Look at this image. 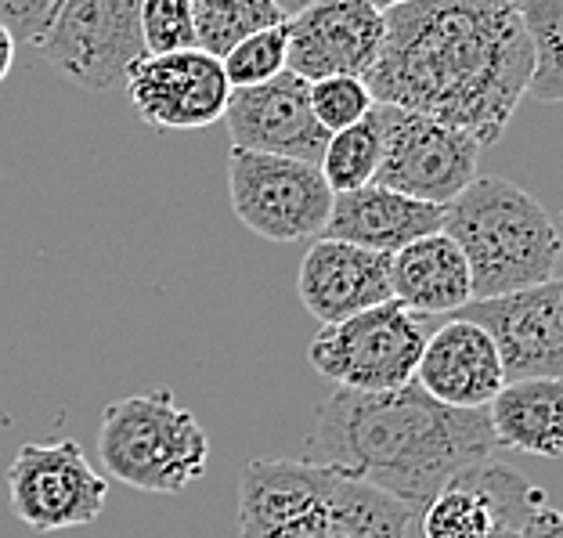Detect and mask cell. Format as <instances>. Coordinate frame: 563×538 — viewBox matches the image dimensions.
I'll return each mask as SVG.
<instances>
[{"label": "cell", "mask_w": 563, "mask_h": 538, "mask_svg": "<svg viewBox=\"0 0 563 538\" xmlns=\"http://www.w3.org/2000/svg\"><path fill=\"white\" fill-rule=\"evenodd\" d=\"M531 47L514 0H408L383 11V44L365 73L376 106L466 131L481 149L506 134L528 98Z\"/></svg>", "instance_id": "obj_1"}, {"label": "cell", "mask_w": 563, "mask_h": 538, "mask_svg": "<svg viewBox=\"0 0 563 538\" xmlns=\"http://www.w3.org/2000/svg\"><path fill=\"white\" fill-rule=\"evenodd\" d=\"M495 438L484 408H452L416 380L394 391H332L318 408L311 463L373 484L419 517L463 470L484 463Z\"/></svg>", "instance_id": "obj_2"}, {"label": "cell", "mask_w": 563, "mask_h": 538, "mask_svg": "<svg viewBox=\"0 0 563 538\" xmlns=\"http://www.w3.org/2000/svg\"><path fill=\"white\" fill-rule=\"evenodd\" d=\"M441 232L463 250L473 300L560 278V232L531 191L506 177H473L444 207Z\"/></svg>", "instance_id": "obj_3"}, {"label": "cell", "mask_w": 563, "mask_h": 538, "mask_svg": "<svg viewBox=\"0 0 563 538\" xmlns=\"http://www.w3.org/2000/svg\"><path fill=\"white\" fill-rule=\"evenodd\" d=\"M98 452L126 488L177 495L207 473L210 438L170 391L156 387L112 402L101 413Z\"/></svg>", "instance_id": "obj_4"}, {"label": "cell", "mask_w": 563, "mask_h": 538, "mask_svg": "<svg viewBox=\"0 0 563 538\" xmlns=\"http://www.w3.org/2000/svg\"><path fill=\"white\" fill-rule=\"evenodd\" d=\"M427 343V318L405 311L401 304L365 307L343 322L318 329L311 340L314 373L340 391H394L416 376V362Z\"/></svg>", "instance_id": "obj_5"}, {"label": "cell", "mask_w": 563, "mask_h": 538, "mask_svg": "<svg viewBox=\"0 0 563 538\" xmlns=\"http://www.w3.org/2000/svg\"><path fill=\"white\" fill-rule=\"evenodd\" d=\"M228 199L242 224L267 242H303L325 232L332 191L314 163L232 149Z\"/></svg>", "instance_id": "obj_6"}, {"label": "cell", "mask_w": 563, "mask_h": 538, "mask_svg": "<svg viewBox=\"0 0 563 538\" xmlns=\"http://www.w3.org/2000/svg\"><path fill=\"white\" fill-rule=\"evenodd\" d=\"M36 51L84 91H117L126 69L148 55L141 0H62Z\"/></svg>", "instance_id": "obj_7"}, {"label": "cell", "mask_w": 563, "mask_h": 538, "mask_svg": "<svg viewBox=\"0 0 563 538\" xmlns=\"http://www.w3.org/2000/svg\"><path fill=\"white\" fill-rule=\"evenodd\" d=\"M376 117L383 131L376 185L448 207L477 177L481 145L466 131L398 106H376Z\"/></svg>", "instance_id": "obj_8"}, {"label": "cell", "mask_w": 563, "mask_h": 538, "mask_svg": "<svg viewBox=\"0 0 563 538\" xmlns=\"http://www.w3.org/2000/svg\"><path fill=\"white\" fill-rule=\"evenodd\" d=\"M11 514L25 528L51 535L95 524L106 509L109 484L87 463L76 441L22 444L8 466Z\"/></svg>", "instance_id": "obj_9"}, {"label": "cell", "mask_w": 563, "mask_h": 538, "mask_svg": "<svg viewBox=\"0 0 563 538\" xmlns=\"http://www.w3.org/2000/svg\"><path fill=\"white\" fill-rule=\"evenodd\" d=\"M123 91L141 123L156 131H202L224 117L232 87L221 58L199 47L141 55L123 76Z\"/></svg>", "instance_id": "obj_10"}, {"label": "cell", "mask_w": 563, "mask_h": 538, "mask_svg": "<svg viewBox=\"0 0 563 538\" xmlns=\"http://www.w3.org/2000/svg\"><path fill=\"white\" fill-rule=\"evenodd\" d=\"M549 498L520 470L484 459L452 477L422 509L427 538H498L520 535L528 517Z\"/></svg>", "instance_id": "obj_11"}, {"label": "cell", "mask_w": 563, "mask_h": 538, "mask_svg": "<svg viewBox=\"0 0 563 538\" xmlns=\"http://www.w3.org/2000/svg\"><path fill=\"white\" fill-rule=\"evenodd\" d=\"M459 318H470L492 337L498 362L509 380H560L563 373V286L506 293V297L470 300Z\"/></svg>", "instance_id": "obj_12"}, {"label": "cell", "mask_w": 563, "mask_h": 538, "mask_svg": "<svg viewBox=\"0 0 563 538\" xmlns=\"http://www.w3.org/2000/svg\"><path fill=\"white\" fill-rule=\"evenodd\" d=\"M383 44V11L368 0H314L286 19V69L314 84L362 76Z\"/></svg>", "instance_id": "obj_13"}, {"label": "cell", "mask_w": 563, "mask_h": 538, "mask_svg": "<svg viewBox=\"0 0 563 538\" xmlns=\"http://www.w3.org/2000/svg\"><path fill=\"white\" fill-rule=\"evenodd\" d=\"M336 470L311 459H253L239 477V538H311Z\"/></svg>", "instance_id": "obj_14"}, {"label": "cell", "mask_w": 563, "mask_h": 538, "mask_svg": "<svg viewBox=\"0 0 563 538\" xmlns=\"http://www.w3.org/2000/svg\"><path fill=\"white\" fill-rule=\"evenodd\" d=\"M224 127L232 134V149L267 152V156H286L314 163L322 160L329 134L314 120L307 80L289 69L275 80L257 87H235L224 106Z\"/></svg>", "instance_id": "obj_15"}, {"label": "cell", "mask_w": 563, "mask_h": 538, "mask_svg": "<svg viewBox=\"0 0 563 538\" xmlns=\"http://www.w3.org/2000/svg\"><path fill=\"white\" fill-rule=\"evenodd\" d=\"M412 380L441 405L488 408V402L503 391L506 373L488 332L455 315L427 332Z\"/></svg>", "instance_id": "obj_16"}, {"label": "cell", "mask_w": 563, "mask_h": 538, "mask_svg": "<svg viewBox=\"0 0 563 538\" xmlns=\"http://www.w3.org/2000/svg\"><path fill=\"white\" fill-rule=\"evenodd\" d=\"M297 293L322 326L343 322L390 300V257L322 235L303 253Z\"/></svg>", "instance_id": "obj_17"}, {"label": "cell", "mask_w": 563, "mask_h": 538, "mask_svg": "<svg viewBox=\"0 0 563 538\" xmlns=\"http://www.w3.org/2000/svg\"><path fill=\"white\" fill-rule=\"evenodd\" d=\"M441 224H444V207L408 199L401 191L373 182L365 188L332 196V210L322 235L394 257L408 242L441 232Z\"/></svg>", "instance_id": "obj_18"}, {"label": "cell", "mask_w": 563, "mask_h": 538, "mask_svg": "<svg viewBox=\"0 0 563 538\" xmlns=\"http://www.w3.org/2000/svg\"><path fill=\"white\" fill-rule=\"evenodd\" d=\"M390 300L419 318L463 311L473 300L463 250L444 232L408 242L390 257Z\"/></svg>", "instance_id": "obj_19"}, {"label": "cell", "mask_w": 563, "mask_h": 538, "mask_svg": "<svg viewBox=\"0 0 563 538\" xmlns=\"http://www.w3.org/2000/svg\"><path fill=\"white\" fill-rule=\"evenodd\" d=\"M560 380H509L488 402V427L495 448H514L523 455L560 459L563 427H560Z\"/></svg>", "instance_id": "obj_20"}, {"label": "cell", "mask_w": 563, "mask_h": 538, "mask_svg": "<svg viewBox=\"0 0 563 538\" xmlns=\"http://www.w3.org/2000/svg\"><path fill=\"white\" fill-rule=\"evenodd\" d=\"M408 524L412 514L401 503L376 492L373 484L336 473L311 538H405Z\"/></svg>", "instance_id": "obj_21"}, {"label": "cell", "mask_w": 563, "mask_h": 538, "mask_svg": "<svg viewBox=\"0 0 563 538\" xmlns=\"http://www.w3.org/2000/svg\"><path fill=\"white\" fill-rule=\"evenodd\" d=\"M531 47L528 95L545 106L563 101V0H514Z\"/></svg>", "instance_id": "obj_22"}, {"label": "cell", "mask_w": 563, "mask_h": 538, "mask_svg": "<svg viewBox=\"0 0 563 538\" xmlns=\"http://www.w3.org/2000/svg\"><path fill=\"white\" fill-rule=\"evenodd\" d=\"M379 156H383V131H379V117L373 106V112H368L362 123L329 134L322 160H318V171H322L332 196H343V191H354L376 182Z\"/></svg>", "instance_id": "obj_23"}, {"label": "cell", "mask_w": 563, "mask_h": 538, "mask_svg": "<svg viewBox=\"0 0 563 538\" xmlns=\"http://www.w3.org/2000/svg\"><path fill=\"white\" fill-rule=\"evenodd\" d=\"M191 25H196V47L207 55H228L242 36L286 22L275 0H188Z\"/></svg>", "instance_id": "obj_24"}, {"label": "cell", "mask_w": 563, "mask_h": 538, "mask_svg": "<svg viewBox=\"0 0 563 538\" xmlns=\"http://www.w3.org/2000/svg\"><path fill=\"white\" fill-rule=\"evenodd\" d=\"M221 69L232 91L235 87L267 84L278 73H286V22L242 36L228 55H221Z\"/></svg>", "instance_id": "obj_25"}, {"label": "cell", "mask_w": 563, "mask_h": 538, "mask_svg": "<svg viewBox=\"0 0 563 538\" xmlns=\"http://www.w3.org/2000/svg\"><path fill=\"white\" fill-rule=\"evenodd\" d=\"M307 98H311V112L325 134L362 123L376 106L362 76H325V80L307 84Z\"/></svg>", "instance_id": "obj_26"}, {"label": "cell", "mask_w": 563, "mask_h": 538, "mask_svg": "<svg viewBox=\"0 0 563 538\" xmlns=\"http://www.w3.org/2000/svg\"><path fill=\"white\" fill-rule=\"evenodd\" d=\"M141 41L148 55L196 47L188 0H141Z\"/></svg>", "instance_id": "obj_27"}, {"label": "cell", "mask_w": 563, "mask_h": 538, "mask_svg": "<svg viewBox=\"0 0 563 538\" xmlns=\"http://www.w3.org/2000/svg\"><path fill=\"white\" fill-rule=\"evenodd\" d=\"M62 0H0V25L15 36V44H33L47 33Z\"/></svg>", "instance_id": "obj_28"}, {"label": "cell", "mask_w": 563, "mask_h": 538, "mask_svg": "<svg viewBox=\"0 0 563 538\" xmlns=\"http://www.w3.org/2000/svg\"><path fill=\"white\" fill-rule=\"evenodd\" d=\"M520 538H563V517H560V509L553 503L539 506L528 517V524H523Z\"/></svg>", "instance_id": "obj_29"}, {"label": "cell", "mask_w": 563, "mask_h": 538, "mask_svg": "<svg viewBox=\"0 0 563 538\" xmlns=\"http://www.w3.org/2000/svg\"><path fill=\"white\" fill-rule=\"evenodd\" d=\"M11 66H15V36H11L4 25H0V84L8 80Z\"/></svg>", "instance_id": "obj_30"}, {"label": "cell", "mask_w": 563, "mask_h": 538, "mask_svg": "<svg viewBox=\"0 0 563 538\" xmlns=\"http://www.w3.org/2000/svg\"><path fill=\"white\" fill-rule=\"evenodd\" d=\"M307 4H314V0H275V8L282 11V15H297V11H303Z\"/></svg>", "instance_id": "obj_31"}, {"label": "cell", "mask_w": 563, "mask_h": 538, "mask_svg": "<svg viewBox=\"0 0 563 538\" xmlns=\"http://www.w3.org/2000/svg\"><path fill=\"white\" fill-rule=\"evenodd\" d=\"M368 4H376L379 11H387V8H398V4H408V0H368Z\"/></svg>", "instance_id": "obj_32"}, {"label": "cell", "mask_w": 563, "mask_h": 538, "mask_svg": "<svg viewBox=\"0 0 563 538\" xmlns=\"http://www.w3.org/2000/svg\"><path fill=\"white\" fill-rule=\"evenodd\" d=\"M498 538H520V535H498Z\"/></svg>", "instance_id": "obj_33"}]
</instances>
